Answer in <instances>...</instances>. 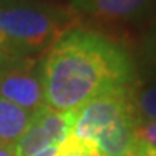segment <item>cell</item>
Segmentation results:
<instances>
[{"label":"cell","mask_w":156,"mask_h":156,"mask_svg":"<svg viewBox=\"0 0 156 156\" xmlns=\"http://www.w3.org/2000/svg\"><path fill=\"white\" fill-rule=\"evenodd\" d=\"M76 112H58L41 105L32 115L26 132L15 144V156H29L51 145H61L72 134Z\"/></svg>","instance_id":"5"},{"label":"cell","mask_w":156,"mask_h":156,"mask_svg":"<svg viewBox=\"0 0 156 156\" xmlns=\"http://www.w3.org/2000/svg\"><path fill=\"white\" fill-rule=\"evenodd\" d=\"M81 16L73 6L11 2L0 6V27L18 53L53 48L67 32L78 29Z\"/></svg>","instance_id":"2"},{"label":"cell","mask_w":156,"mask_h":156,"mask_svg":"<svg viewBox=\"0 0 156 156\" xmlns=\"http://www.w3.org/2000/svg\"><path fill=\"white\" fill-rule=\"evenodd\" d=\"M131 151L136 156H156V148L147 147V145H140V144H134Z\"/></svg>","instance_id":"13"},{"label":"cell","mask_w":156,"mask_h":156,"mask_svg":"<svg viewBox=\"0 0 156 156\" xmlns=\"http://www.w3.org/2000/svg\"><path fill=\"white\" fill-rule=\"evenodd\" d=\"M119 156H136L132 151H127V153H123V154H119Z\"/></svg>","instance_id":"18"},{"label":"cell","mask_w":156,"mask_h":156,"mask_svg":"<svg viewBox=\"0 0 156 156\" xmlns=\"http://www.w3.org/2000/svg\"><path fill=\"white\" fill-rule=\"evenodd\" d=\"M139 112L126 115L107 127L96 140V148L101 156H119L132 150L134 129L139 121Z\"/></svg>","instance_id":"7"},{"label":"cell","mask_w":156,"mask_h":156,"mask_svg":"<svg viewBox=\"0 0 156 156\" xmlns=\"http://www.w3.org/2000/svg\"><path fill=\"white\" fill-rule=\"evenodd\" d=\"M140 62L148 72L156 75V21L150 24V27L142 35L139 45Z\"/></svg>","instance_id":"9"},{"label":"cell","mask_w":156,"mask_h":156,"mask_svg":"<svg viewBox=\"0 0 156 156\" xmlns=\"http://www.w3.org/2000/svg\"><path fill=\"white\" fill-rule=\"evenodd\" d=\"M34 112L0 97V144L15 145L32 121Z\"/></svg>","instance_id":"8"},{"label":"cell","mask_w":156,"mask_h":156,"mask_svg":"<svg viewBox=\"0 0 156 156\" xmlns=\"http://www.w3.org/2000/svg\"><path fill=\"white\" fill-rule=\"evenodd\" d=\"M136 112V91L132 86L105 91L76 110L70 136L96 148L97 137L107 127Z\"/></svg>","instance_id":"3"},{"label":"cell","mask_w":156,"mask_h":156,"mask_svg":"<svg viewBox=\"0 0 156 156\" xmlns=\"http://www.w3.org/2000/svg\"><path fill=\"white\" fill-rule=\"evenodd\" d=\"M134 144L156 148V118H139L134 129Z\"/></svg>","instance_id":"10"},{"label":"cell","mask_w":156,"mask_h":156,"mask_svg":"<svg viewBox=\"0 0 156 156\" xmlns=\"http://www.w3.org/2000/svg\"><path fill=\"white\" fill-rule=\"evenodd\" d=\"M58 156H101V154L94 147L83 144V142L70 136L59 145Z\"/></svg>","instance_id":"11"},{"label":"cell","mask_w":156,"mask_h":156,"mask_svg":"<svg viewBox=\"0 0 156 156\" xmlns=\"http://www.w3.org/2000/svg\"><path fill=\"white\" fill-rule=\"evenodd\" d=\"M0 48L2 49H8V51H15L13 49V46L10 45V41H8V38H6V35H5V32L2 30V27H0ZM16 53V51H15Z\"/></svg>","instance_id":"15"},{"label":"cell","mask_w":156,"mask_h":156,"mask_svg":"<svg viewBox=\"0 0 156 156\" xmlns=\"http://www.w3.org/2000/svg\"><path fill=\"white\" fill-rule=\"evenodd\" d=\"M156 0H73L78 15H88L104 26H124L144 18Z\"/></svg>","instance_id":"6"},{"label":"cell","mask_w":156,"mask_h":156,"mask_svg":"<svg viewBox=\"0 0 156 156\" xmlns=\"http://www.w3.org/2000/svg\"><path fill=\"white\" fill-rule=\"evenodd\" d=\"M136 107L140 118H156V86L147 88L136 96Z\"/></svg>","instance_id":"12"},{"label":"cell","mask_w":156,"mask_h":156,"mask_svg":"<svg viewBox=\"0 0 156 156\" xmlns=\"http://www.w3.org/2000/svg\"><path fill=\"white\" fill-rule=\"evenodd\" d=\"M11 58V51H8V49H2L0 48V66L6 61V59H10Z\"/></svg>","instance_id":"17"},{"label":"cell","mask_w":156,"mask_h":156,"mask_svg":"<svg viewBox=\"0 0 156 156\" xmlns=\"http://www.w3.org/2000/svg\"><path fill=\"white\" fill-rule=\"evenodd\" d=\"M0 97L29 112L45 105L41 64L35 59H6L0 66Z\"/></svg>","instance_id":"4"},{"label":"cell","mask_w":156,"mask_h":156,"mask_svg":"<svg viewBox=\"0 0 156 156\" xmlns=\"http://www.w3.org/2000/svg\"><path fill=\"white\" fill-rule=\"evenodd\" d=\"M58 151H59V145H51V147H46L43 150H38L29 156H58Z\"/></svg>","instance_id":"14"},{"label":"cell","mask_w":156,"mask_h":156,"mask_svg":"<svg viewBox=\"0 0 156 156\" xmlns=\"http://www.w3.org/2000/svg\"><path fill=\"white\" fill-rule=\"evenodd\" d=\"M45 105L76 112L99 94L134 86L136 64L129 51L101 32H67L41 62Z\"/></svg>","instance_id":"1"},{"label":"cell","mask_w":156,"mask_h":156,"mask_svg":"<svg viewBox=\"0 0 156 156\" xmlns=\"http://www.w3.org/2000/svg\"><path fill=\"white\" fill-rule=\"evenodd\" d=\"M0 156H15V145L0 144Z\"/></svg>","instance_id":"16"}]
</instances>
